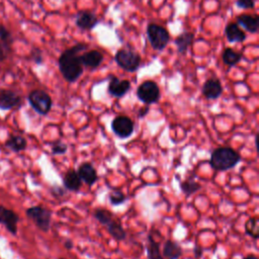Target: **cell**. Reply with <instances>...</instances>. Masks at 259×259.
<instances>
[{
  "instance_id": "cell-1",
  "label": "cell",
  "mask_w": 259,
  "mask_h": 259,
  "mask_svg": "<svg viewBox=\"0 0 259 259\" xmlns=\"http://www.w3.org/2000/svg\"><path fill=\"white\" fill-rule=\"evenodd\" d=\"M87 48L88 46L86 44H77L65 50L59 57L58 63L60 72L68 82H75L82 75L83 66L80 61L79 53Z\"/></svg>"
},
{
  "instance_id": "cell-2",
  "label": "cell",
  "mask_w": 259,
  "mask_h": 259,
  "mask_svg": "<svg viewBox=\"0 0 259 259\" xmlns=\"http://www.w3.org/2000/svg\"><path fill=\"white\" fill-rule=\"evenodd\" d=\"M241 161V155L230 147H220L212 151L209 159L210 166L218 171L234 168Z\"/></svg>"
},
{
  "instance_id": "cell-3",
  "label": "cell",
  "mask_w": 259,
  "mask_h": 259,
  "mask_svg": "<svg viewBox=\"0 0 259 259\" xmlns=\"http://www.w3.org/2000/svg\"><path fill=\"white\" fill-rule=\"evenodd\" d=\"M147 35L152 48L156 51H162L170 40L168 30L156 23H150L147 26Z\"/></svg>"
},
{
  "instance_id": "cell-4",
  "label": "cell",
  "mask_w": 259,
  "mask_h": 259,
  "mask_svg": "<svg viewBox=\"0 0 259 259\" xmlns=\"http://www.w3.org/2000/svg\"><path fill=\"white\" fill-rule=\"evenodd\" d=\"M30 106L40 115H46L50 112L53 101L51 96L44 90L34 89L27 96Z\"/></svg>"
},
{
  "instance_id": "cell-5",
  "label": "cell",
  "mask_w": 259,
  "mask_h": 259,
  "mask_svg": "<svg viewBox=\"0 0 259 259\" xmlns=\"http://www.w3.org/2000/svg\"><path fill=\"white\" fill-rule=\"evenodd\" d=\"M26 217L42 232H48L51 228L52 211L42 206H31L25 210Z\"/></svg>"
},
{
  "instance_id": "cell-6",
  "label": "cell",
  "mask_w": 259,
  "mask_h": 259,
  "mask_svg": "<svg viewBox=\"0 0 259 259\" xmlns=\"http://www.w3.org/2000/svg\"><path fill=\"white\" fill-rule=\"evenodd\" d=\"M114 60L119 67L127 72H136L141 65L140 55L133 51L124 49L117 51Z\"/></svg>"
},
{
  "instance_id": "cell-7",
  "label": "cell",
  "mask_w": 259,
  "mask_h": 259,
  "mask_svg": "<svg viewBox=\"0 0 259 259\" xmlns=\"http://www.w3.org/2000/svg\"><path fill=\"white\" fill-rule=\"evenodd\" d=\"M137 96L146 105L155 103L160 98L159 86L155 81L147 80L138 87Z\"/></svg>"
},
{
  "instance_id": "cell-8",
  "label": "cell",
  "mask_w": 259,
  "mask_h": 259,
  "mask_svg": "<svg viewBox=\"0 0 259 259\" xmlns=\"http://www.w3.org/2000/svg\"><path fill=\"white\" fill-rule=\"evenodd\" d=\"M134 121L125 115H118L111 121V130L113 134L121 139L131 137L134 133Z\"/></svg>"
},
{
  "instance_id": "cell-9",
  "label": "cell",
  "mask_w": 259,
  "mask_h": 259,
  "mask_svg": "<svg viewBox=\"0 0 259 259\" xmlns=\"http://www.w3.org/2000/svg\"><path fill=\"white\" fill-rule=\"evenodd\" d=\"M18 221L19 217L15 211L0 204V224H2L12 235H16L17 233Z\"/></svg>"
},
{
  "instance_id": "cell-10",
  "label": "cell",
  "mask_w": 259,
  "mask_h": 259,
  "mask_svg": "<svg viewBox=\"0 0 259 259\" xmlns=\"http://www.w3.org/2000/svg\"><path fill=\"white\" fill-rule=\"evenodd\" d=\"M21 97L16 92L10 89L0 88V109L9 110L19 106Z\"/></svg>"
},
{
  "instance_id": "cell-11",
  "label": "cell",
  "mask_w": 259,
  "mask_h": 259,
  "mask_svg": "<svg viewBox=\"0 0 259 259\" xmlns=\"http://www.w3.org/2000/svg\"><path fill=\"white\" fill-rule=\"evenodd\" d=\"M75 22L79 28L84 30H90L97 25L98 19L94 13L87 10H82L77 13Z\"/></svg>"
},
{
  "instance_id": "cell-12",
  "label": "cell",
  "mask_w": 259,
  "mask_h": 259,
  "mask_svg": "<svg viewBox=\"0 0 259 259\" xmlns=\"http://www.w3.org/2000/svg\"><path fill=\"white\" fill-rule=\"evenodd\" d=\"M201 92L203 96L207 99H217L219 98L223 93V86L220 80L210 78L207 79L201 89Z\"/></svg>"
},
{
  "instance_id": "cell-13",
  "label": "cell",
  "mask_w": 259,
  "mask_h": 259,
  "mask_svg": "<svg viewBox=\"0 0 259 259\" xmlns=\"http://www.w3.org/2000/svg\"><path fill=\"white\" fill-rule=\"evenodd\" d=\"M131 88L128 80H120L117 77H111L108 84V93L114 97H122Z\"/></svg>"
},
{
  "instance_id": "cell-14",
  "label": "cell",
  "mask_w": 259,
  "mask_h": 259,
  "mask_svg": "<svg viewBox=\"0 0 259 259\" xmlns=\"http://www.w3.org/2000/svg\"><path fill=\"white\" fill-rule=\"evenodd\" d=\"M77 173H78L80 179L89 186H92L98 179L95 168L92 166L91 163H88V162L82 163L79 166Z\"/></svg>"
},
{
  "instance_id": "cell-15",
  "label": "cell",
  "mask_w": 259,
  "mask_h": 259,
  "mask_svg": "<svg viewBox=\"0 0 259 259\" xmlns=\"http://www.w3.org/2000/svg\"><path fill=\"white\" fill-rule=\"evenodd\" d=\"M82 66L89 68H97L103 61V55L96 50H91L80 55Z\"/></svg>"
},
{
  "instance_id": "cell-16",
  "label": "cell",
  "mask_w": 259,
  "mask_h": 259,
  "mask_svg": "<svg viewBox=\"0 0 259 259\" xmlns=\"http://www.w3.org/2000/svg\"><path fill=\"white\" fill-rule=\"evenodd\" d=\"M225 33L230 42H242L246 39V33L235 22H231L226 26Z\"/></svg>"
},
{
  "instance_id": "cell-17",
  "label": "cell",
  "mask_w": 259,
  "mask_h": 259,
  "mask_svg": "<svg viewBox=\"0 0 259 259\" xmlns=\"http://www.w3.org/2000/svg\"><path fill=\"white\" fill-rule=\"evenodd\" d=\"M238 25H241L249 32L255 33L258 31L259 28V18L256 15L250 14H241L237 17Z\"/></svg>"
},
{
  "instance_id": "cell-18",
  "label": "cell",
  "mask_w": 259,
  "mask_h": 259,
  "mask_svg": "<svg viewBox=\"0 0 259 259\" xmlns=\"http://www.w3.org/2000/svg\"><path fill=\"white\" fill-rule=\"evenodd\" d=\"M81 179L76 170H68L63 177L64 187L70 191H77L81 187Z\"/></svg>"
},
{
  "instance_id": "cell-19",
  "label": "cell",
  "mask_w": 259,
  "mask_h": 259,
  "mask_svg": "<svg viewBox=\"0 0 259 259\" xmlns=\"http://www.w3.org/2000/svg\"><path fill=\"white\" fill-rule=\"evenodd\" d=\"M182 255L181 246L172 240H167L163 246V257L167 259H179Z\"/></svg>"
},
{
  "instance_id": "cell-20",
  "label": "cell",
  "mask_w": 259,
  "mask_h": 259,
  "mask_svg": "<svg viewBox=\"0 0 259 259\" xmlns=\"http://www.w3.org/2000/svg\"><path fill=\"white\" fill-rule=\"evenodd\" d=\"M107 232L110 234V236L115 239L116 241H122L126 238V233L124 229L122 228L121 224L116 221L114 218L107 224L105 225Z\"/></svg>"
},
{
  "instance_id": "cell-21",
  "label": "cell",
  "mask_w": 259,
  "mask_h": 259,
  "mask_svg": "<svg viewBox=\"0 0 259 259\" xmlns=\"http://www.w3.org/2000/svg\"><path fill=\"white\" fill-rule=\"evenodd\" d=\"M148 259H164L160 251V244L155 240L152 234L148 235V243L146 246Z\"/></svg>"
},
{
  "instance_id": "cell-22",
  "label": "cell",
  "mask_w": 259,
  "mask_h": 259,
  "mask_svg": "<svg viewBox=\"0 0 259 259\" xmlns=\"http://www.w3.org/2000/svg\"><path fill=\"white\" fill-rule=\"evenodd\" d=\"M194 38V34L189 31H183L175 38V45L177 47V51L179 54L186 53L188 47L192 44Z\"/></svg>"
},
{
  "instance_id": "cell-23",
  "label": "cell",
  "mask_w": 259,
  "mask_h": 259,
  "mask_svg": "<svg viewBox=\"0 0 259 259\" xmlns=\"http://www.w3.org/2000/svg\"><path fill=\"white\" fill-rule=\"evenodd\" d=\"M242 57L243 56L241 53L236 52L231 48H227L223 52L222 59H223V62L225 65H227L229 67H233L242 60Z\"/></svg>"
},
{
  "instance_id": "cell-24",
  "label": "cell",
  "mask_w": 259,
  "mask_h": 259,
  "mask_svg": "<svg viewBox=\"0 0 259 259\" xmlns=\"http://www.w3.org/2000/svg\"><path fill=\"white\" fill-rule=\"evenodd\" d=\"M5 146L13 152H20L26 148L27 142L22 136H10L5 142Z\"/></svg>"
},
{
  "instance_id": "cell-25",
  "label": "cell",
  "mask_w": 259,
  "mask_h": 259,
  "mask_svg": "<svg viewBox=\"0 0 259 259\" xmlns=\"http://www.w3.org/2000/svg\"><path fill=\"white\" fill-rule=\"evenodd\" d=\"M245 231L246 234L253 239L259 238V220L257 217H252L246 221Z\"/></svg>"
},
{
  "instance_id": "cell-26",
  "label": "cell",
  "mask_w": 259,
  "mask_h": 259,
  "mask_svg": "<svg viewBox=\"0 0 259 259\" xmlns=\"http://www.w3.org/2000/svg\"><path fill=\"white\" fill-rule=\"evenodd\" d=\"M200 187L201 185L194 180H185L180 182V189L186 195V197L197 192L200 189Z\"/></svg>"
},
{
  "instance_id": "cell-27",
  "label": "cell",
  "mask_w": 259,
  "mask_h": 259,
  "mask_svg": "<svg viewBox=\"0 0 259 259\" xmlns=\"http://www.w3.org/2000/svg\"><path fill=\"white\" fill-rule=\"evenodd\" d=\"M93 215H94V218L100 223V224H102V225H107L114 217L112 215V213L109 211V210H107V209H105V208H96L95 210H94V212H93Z\"/></svg>"
},
{
  "instance_id": "cell-28",
  "label": "cell",
  "mask_w": 259,
  "mask_h": 259,
  "mask_svg": "<svg viewBox=\"0 0 259 259\" xmlns=\"http://www.w3.org/2000/svg\"><path fill=\"white\" fill-rule=\"evenodd\" d=\"M0 39H1V44L3 45L5 50L7 52H10V47L13 42V38H12V35L9 32V30L2 24H0Z\"/></svg>"
},
{
  "instance_id": "cell-29",
  "label": "cell",
  "mask_w": 259,
  "mask_h": 259,
  "mask_svg": "<svg viewBox=\"0 0 259 259\" xmlns=\"http://www.w3.org/2000/svg\"><path fill=\"white\" fill-rule=\"evenodd\" d=\"M109 201L112 205H119L125 201L124 193L119 189H112L108 195Z\"/></svg>"
},
{
  "instance_id": "cell-30",
  "label": "cell",
  "mask_w": 259,
  "mask_h": 259,
  "mask_svg": "<svg viewBox=\"0 0 259 259\" xmlns=\"http://www.w3.org/2000/svg\"><path fill=\"white\" fill-rule=\"evenodd\" d=\"M67 145L61 141H56L52 144V153L53 155H63L67 152Z\"/></svg>"
},
{
  "instance_id": "cell-31",
  "label": "cell",
  "mask_w": 259,
  "mask_h": 259,
  "mask_svg": "<svg viewBox=\"0 0 259 259\" xmlns=\"http://www.w3.org/2000/svg\"><path fill=\"white\" fill-rule=\"evenodd\" d=\"M236 6L241 9H253L255 6V0H237Z\"/></svg>"
},
{
  "instance_id": "cell-32",
  "label": "cell",
  "mask_w": 259,
  "mask_h": 259,
  "mask_svg": "<svg viewBox=\"0 0 259 259\" xmlns=\"http://www.w3.org/2000/svg\"><path fill=\"white\" fill-rule=\"evenodd\" d=\"M30 58H31V60H32L35 64H37V65H40V64L42 63V61H44L42 55H41V51H40L39 49H37V48H35V49H33V50L31 51V53H30Z\"/></svg>"
},
{
  "instance_id": "cell-33",
  "label": "cell",
  "mask_w": 259,
  "mask_h": 259,
  "mask_svg": "<svg viewBox=\"0 0 259 259\" xmlns=\"http://www.w3.org/2000/svg\"><path fill=\"white\" fill-rule=\"evenodd\" d=\"M52 193H53L56 197H60V196L64 195L65 191H64V189H63L62 187H60V186H55V187L52 188Z\"/></svg>"
},
{
  "instance_id": "cell-34",
  "label": "cell",
  "mask_w": 259,
  "mask_h": 259,
  "mask_svg": "<svg viewBox=\"0 0 259 259\" xmlns=\"http://www.w3.org/2000/svg\"><path fill=\"white\" fill-rule=\"evenodd\" d=\"M148 112H149V106H148V105H146V106L142 107V108L139 110V112H138V116H139V117H144Z\"/></svg>"
},
{
  "instance_id": "cell-35",
  "label": "cell",
  "mask_w": 259,
  "mask_h": 259,
  "mask_svg": "<svg viewBox=\"0 0 259 259\" xmlns=\"http://www.w3.org/2000/svg\"><path fill=\"white\" fill-rule=\"evenodd\" d=\"M193 252H194V257L195 258H200L201 255H202V248H200L199 246H195Z\"/></svg>"
},
{
  "instance_id": "cell-36",
  "label": "cell",
  "mask_w": 259,
  "mask_h": 259,
  "mask_svg": "<svg viewBox=\"0 0 259 259\" xmlns=\"http://www.w3.org/2000/svg\"><path fill=\"white\" fill-rule=\"evenodd\" d=\"M6 50H5V48L3 47V45L0 42V62H2V61H4V59L6 58Z\"/></svg>"
},
{
  "instance_id": "cell-37",
  "label": "cell",
  "mask_w": 259,
  "mask_h": 259,
  "mask_svg": "<svg viewBox=\"0 0 259 259\" xmlns=\"http://www.w3.org/2000/svg\"><path fill=\"white\" fill-rule=\"evenodd\" d=\"M64 246H65V248L67 249V250H71V249H73V246H74V244H73V242L71 241V240H66L65 241V243H64Z\"/></svg>"
},
{
  "instance_id": "cell-38",
  "label": "cell",
  "mask_w": 259,
  "mask_h": 259,
  "mask_svg": "<svg viewBox=\"0 0 259 259\" xmlns=\"http://www.w3.org/2000/svg\"><path fill=\"white\" fill-rule=\"evenodd\" d=\"M244 259H258V257H256L255 255H248V256L245 257Z\"/></svg>"
},
{
  "instance_id": "cell-39",
  "label": "cell",
  "mask_w": 259,
  "mask_h": 259,
  "mask_svg": "<svg viewBox=\"0 0 259 259\" xmlns=\"http://www.w3.org/2000/svg\"><path fill=\"white\" fill-rule=\"evenodd\" d=\"M59 259H64V258H59Z\"/></svg>"
}]
</instances>
